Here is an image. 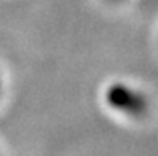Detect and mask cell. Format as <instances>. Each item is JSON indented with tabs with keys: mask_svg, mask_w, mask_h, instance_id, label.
Segmentation results:
<instances>
[{
	"mask_svg": "<svg viewBox=\"0 0 158 156\" xmlns=\"http://www.w3.org/2000/svg\"><path fill=\"white\" fill-rule=\"evenodd\" d=\"M109 100L117 108H122L129 113H141L145 110V99L142 94H137L136 91L126 86H114L109 93Z\"/></svg>",
	"mask_w": 158,
	"mask_h": 156,
	"instance_id": "6da1fadb",
	"label": "cell"
}]
</instances>
